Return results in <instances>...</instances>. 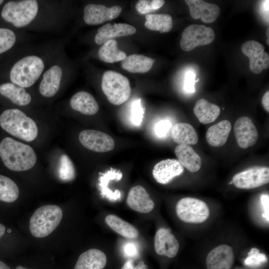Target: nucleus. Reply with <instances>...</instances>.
Wrapping results in <instances>:
<instances>
[{
    "label": "nucleus",
    "mask_w": 269,
    "mask_h": 269,
    "mask_svg": "<svg viewBox=\"0 0 269 269\" xmlns=\"http://www.w3.org/2000/svg\"><path fill=\"white\" fill-rule=\"evenodd\" d=\"M66 3L53 0H10L2 6L0 16L17 30L57 32L62 30L66 22Z\"/></svg>",
    "instance_id": "nucleus-1"
},
{
    "label": "nucleus",
    "mask_w": 269,
    "mask_h": 269,
    "mask_svg": "<svg viewBox=\"0 0 269 269\" xmlns=\"http://www.w3.org/2000/svg\"><path fill=\"white\" fill-rule=\"evenodd\" d=\"M69 71L68 62L63 47L36 83L39 94L46 98L54 97L69 78Z\"/></svg>",
    "instance_id": "nucleus-2"
},
{
    "label": "nucleus",
    "mask_w": 269,
    "mask_h": 269,
    "mask_svg": "<svg viewBox=\"0 0 269 269\" xmlns=\"http://www.w3.org/2000/svg\"><path fill=\"white\" fill-rule=\"evenodd\" d=\"M0 157L6 167L14 171L31 168L37 159L30 146L10 137H4L0 142Z\"/></svg>",
    "instance_id": "nucleus-3"
},
{
    "label": "nucleus",
    "mask_w": 269,
    "mask_h": 269,
    "mask_svg": "<svg viewBox=\"0 0 269 269\" xmlns=\"http://www.w3.org/2000/svg\"><path fill=\"white\" fill-rule=\"evenodd\" d=\"M0 126L10 134L26 141L33 140L38 134L35 122L18 109L3 111L0 115Z\"/></svg>",
    "instance_id": "nucleus-4"
},
{
    "label": "nucleus",
    "mask_w": 269,
    "mask_h": 269,
    "mask_svg": "<svg viewBox=\"0 0 269 269\" xmlns=\"http://www.w3.org/2000/svg\"><path fill=\"white\" fill-rule=\"evenodd\" d=\"M63 216L62 209L54 205H46L37 209L29 221V230L36 238L50 235L59 225Z\"/></svg>",
    "instance_id": "nucleus-5"
},
{
    "label": "nucleus",
    "mask_w": 269,
    "mask_h": 269,
    "mask_svg": "<svg viewBox=\"0 0 269 269\" xmlns=\"http://www.w3.org/2000/svg\"><path fill=\"white\" fill-rule=\"evenodd\" d=\"M101 87L109 101L120 105L127 101L131 94V88L128 78L115 71H106L102 78Z\"/></svg>",
    "instance_id": "nucleus-6"
},
{
    "label": "nucleus",
    "mask_w": 269,
    "mask_h": 269,
    "mask_svg": "<svg viewBox=\"0 0 269 269\" xmlns=\"http://www.w3.org/2000/svg\"><path fill=\"white\" fill-rule=\"evenodd\" d=\"M176 212L183 222L199 224L208 218L210 210L204 201L195 198L185 197L177 202Z\"/></svg>",
    "instance_id": "nucleus-7"
},
{
    "label": "nucleus",
    "mask_w": 269,
    "mask_h": 269,
    "mask_svg": "<svg viewBox=\"0 0 269 269\" xmlns=\"http://www.w3.org/2000/svg\"><path fill=\"white\" fill-rule=\"evenodd\" d=\"M180 41L181 49L189 51L199 46L211 43L215 37L212 28L204 25L191 24L187 26L182 33Z\"/></svg>",
    "instance_id": "nucleus-8"
},
{
    "label": "nucleus",
    "mask_w": 269,
    "mask_h": 269,
    "mask_svg": "<svg viewBox=\"0 0 269 269\" xmlns=\"http://www.w3.org/2000/svg\"><path fill=\"white\" fill-rule=\"evenodd\" d=\"M233 184L238 188L249 189L257 188L269 182L268 167L257 166L236 174L233 177Z\"/></svg>",
    "instance_id": "nucleus-9"
},
{
    "label": "nucleus",
    "mask_w": 269,
    "mask_h": 269,
    "mask_svg": "<svg viewBox=\"0 0 269 269\" xmlns=\"http://www.w3.org/2000/svg\"><path fill=\"white\" fill-rule=\"evenodd\" d=\"M122 8L119 5L107 7L102 4L89 3L83 10V19L89 25H96L117 18Z\"/></svg>",
    "instance_id": "nucleus-10"
},
{
    "label": "nucleus",
    "mask_w": 269,
    "mask_h": 269,
    "mask_svg": "<svg viewBox=\"0 0 269 269\" xmlns=\"http://www.w3.org/2000/svg\"><path fill=\"white\" fill-rule=\"evenodd\" d=\"M80 143L87 149L98 152L112 150L115 141L109 134L97 130H86L79 134Z\"/></svg>",
    "instance_id": "nucleus-11"
},
{
    "label": "nucleus",
    "mask_w": 269,
    "mask_h": 269,
    "mask_svg": "<svg viewBox=\"0 0 269 269\" xmlns=\"http://www.w3.org/2000/svg\"><path fill=\"white\" fill-rule=\"evenodd\" d=\"M242 53L249 57V67L252 72L255 74L261 73L269 67V55L265 52V47L260 42L249 40L243 44Z\"/></svg>",
    "instance_id": "nucleus-12"
},
{
    "label": "nucleus",
    "mask_w": 269,
    "mask_h": 269,
    "mask_svg": "<svg viewBox=\"0 0 269 269\" xmlns=\"http://www.w3.org/2000/svg\"><path fill=\"white\" fill-rule=\"evenodd\" d=\"M234 131L238 145L244 149L253 146L259 138L256 127L247 117H241L236 120Z\"/></svg>",
    "instance_id": "nucleus-13"
},
{
    "label": "nucleus",
    "mask_w": 269,
    "mask_h": 269,
    "mask_svg": "<svg viewBox=\"0 0 269 269\" xmlns=\"http://www.w3.org/2000/svg\"><path fill=\"white\" fill-rule=\"evenodd\" d=\"M235 261L232 248L227 245H221L211 250L207 256V269H231Z\"/></svg>",
    "instance_id": "nucleus-14"
},
{
    "label": "nucleus",
    "mask_w": 269,
    "mask_h": 269,
    "mask_svg": "<svg viewBox=\"0 0 269 269\" xmlns=\"http://www.w3.org/2000/svg\"><path fill=\"white\" fill-rule=\"evenodd\" d=\"M179 243L169 228H161L156 232L154 249L156 253L169 258L175 257L178 252Z\"/></svg>",
    "instance_id": "nucleus-15"
},
{
    "label": "nucleus",
    "mask_w": 269,
    "mask_h": 269,
    "mask_svg": "<svg viewBox=\"0 0 269 269\" xmlns=\"http://www.w3.org/2000/svg\"><path fill=\"white\" fill-rule=\"evenodd\" d=\"M191 16L195 19L200 18L204 23L214 22L220 13L219 6L202 0H186Z\"/></svg>",
    "instance_id": "nucleus-16"
},
{
    "label": "nucleus",
    "mask_w": 269,
    "mask_h": 269,
    "mask_svg": "<svg viewBox=\"0 0 269 269\" xmlns=\"http://www.w3.org/2000/svg\"><path fill=\"white\" fill-rule=\"evenodd\" d=\"M184 171V167L178 160L167 159L155 165L152 170V175L158 183L166 184L174 177L182 174Z\"/></svg>",
    "instance_id": "nucleus-17"
},
{
    "label": "nucleus",
    "mask_w": 269,
    "mask_h": 269,
    "mask_svg": "<svg viewBox=\"0 0 269 269\" xmlns=\"http://www.w3.org/2000/svg\"><path fill=\"white\" fill-rule=\"evenodd\" d=\"M135 32V28L127 23H118L112 24L108 23L98 29L94 36V42L98 45H102L114 38L131 35Z\"/></svg>",
    "instance_id": "nucleus-18"
},
{
    "label": "nucleus",
    "mask_w": 269,
    "mask_h": 269,
    "mask_svg": "<svg viewBox=\"0 0 269 269\" xmlns=\"http://www.w3.org/2000/svg\"><path fill=\"white\" fill-rule=\"evenodd\" d=\"M127 204L132 209L142 213H148L154 208V203L146 190L140 185L132 187L130 190Z\"/></svg>",
    "instance_id": "nucleus-19"
},
{
    "label": "nucleus",
    "mask_w": 269,
    "mask_h": 269,
    "mask_svg": "<svg viewBox=\"0 0 269 269\" xmlns=\"http://www.w3.org/2000/svg\"><path fill=\"white\" fill-rule=\"evenodd\" d=\"M30 38L27 32L0 27V54L11 50L19 44L29 43Z\"/></svg>",
    "instance_id": "nucleus-20"
},
{
    "label": "nucleus",
    "mask_w": 269,
    "mask_h": 269,
    "mask_svg": "<svg viewBox=\"0 0 269 269\" xmlns=\"http://www.w3.org/2000/svg\"><path fill=\"white\" fill-rule=\"evenodd\" d=\"M0 95L18 106H26L30 104L32 97L26 89L10 82L0 85Z\"/></svg>",
    "instance_id": "nucleus-21"
},
{
    "label": "nucleus",
    "mask_w": 269,
    "mask_h": 269,
    "mask_svg": "<svg viewBox=\"0 0 269 269\" xmlns=\"http://www.w3.org/2000/svg\"><path fill=\"white\" fill-rule=\"evenodd\" d=\"M71 108L86 115H94L99 111V105L94 97L89 93L79 91L74 94L70 100Z\"/></svg>",
    "instance_id": "nucleus-22"
},
{
    "label": "nucleus",
    "mask_w": 269,
    "mask_h": 269,
    "mask_svg": "<svg viewBox=\"0 0 269 269\" xmlns=\"http://www.w3.org/2000/svg\"><path fill=\"white\" fill-rule=\"evenodd\" d=\"M107 264V257L101 250L91 249L79 256L74 269H103Z\"/></svg>",
    "instance_id": "nucleus-23"
},
{
    "label": "nucleus",
    "mask_w": 269,
    "mask_h": 269,
    "mask_svg": "<svg viewBox=\"0 0 269 269\" xmlns=\"http://www.w3.org/2000/svg\"><path fill=\"white\" fill-rule=\"evenodd\" d=\"M171 134L174 142L178 145H194L198 140V136L194 128L186 123L175 124L171 128Z\"/></svg>",
    "instance_id": "nucleus-24"
},
{
    "label": "nucleus",
    "mask_w": 269,
    "mask_h": 269,
    "mask_svg": "<svg viewBox=\"0 0 269 269\" xmlns=\"http://www.w3.org/2000/svg\"><path fill=\"white\" fill-rule=\"evenodd\" d=\"M175 153L182 165L191 172H196L201 168L202 161L200 156L189 145H178Z\"/></svg>",
    "instance_id": "nucleus-25"
},
{
    "label": "nucleus",
    "mask_w": 269,
    "mask_h": 269,
    "mask_svg": "<svg viewBox=\"0 0 269 269\" xmlns=\"http://www.w3.org/2000/svg\"><path fill=\"white\" fill-rule=\"evenodd\" d=\"M231 128V123L228 120H223L210 127L206 134L207 142L214 147L223 145L228 139Z\"/></svg>",
    "instance_id": "nucleus-26"
},
{
    "label": "nucleus",
    "mask_w": 269,
    "mask_h": 269,
    "mask_svg": "<svg viewBox=\"0 0 269 269\" xmlns=\"http://www.w3.org/2000/svg\"><path fill=\"white\" fill-rule=\"evenodd\" d=\"M193 111L199 121L203 124L214 122L220 114V109L218 106L203 98L196 102Z\"/></svg>",
    "instance_id": "nucleus-27"
},
{
    "label": "nucleus",
    "mask_w": 269,
    "mask_h": 269,
    "mask_svg": "<svg viewBox=\"0 0 269 269\" xmlns=\"http://www.w3.org/2000/svg\"><path fill=\"white\" fill-rule=\"evenodd\" d=\"M155 60L151 58L134 54L126 57L122 61V67L131 73H146L151 68Z\"/></svg>",
    "instance_id": "nucleus-28"
},
{
    "label": "nucleus",
    "mask_w": 269,
    "mask_h": 269,
    "mask_svg": "<svg viewBox=\"0 0 269 269\" xmlns=\"http://www.w3.org/2000/svg\"><path fill=\"white\" fill-rule=\"evenodd\" d=\"M123 177V173L120 170L111 168L105 173L102 174L99 178V186L101 195L111 201H116L120 199L121 193L118 190L113 191L108 188V183L110 181L120 180Z\"/></svg>",
    "instance_id": "nucleus-29"
},
{
    "label": "nucleus",
    "mask_w": 269,
    "mask_h": 269,
    "mask_svg": "<svg viewBox=\"0 0 269 269\" xmlns=\"http://www.w3.org/2000/svg\"><path fill=\"white\" fill-rule=\"evenodd\" d=\"M98 55L100 59L107 63L123 61L127 57L126 53L119 49L118 42L114 39L103 44L98 50Z\"/></svg>",
    "instance_id": "nucleus-30"
},
{
    "label": "nucleus",
    "mask_w": 269,
    "mask_h": 269,
    "mask_svg": "<svg viewBox=\"0 0 269 269\" xmlns=\"http://www.w3.org/2000/svg\"><path fill=\"white\" fill-rule=\"evenodd\" d=\"M105 222L113 230L125 238L135 239L138 236V231L134 226L117 216L108 215Z\"/></svg>",
    "instance_id": "nucleus-31"
},
{
    "label": "nucleus",
    "mask_w": 269,
    "mask_h": 269,
    "mask_svg": "<svg viewBox=\"0 0 269 269\" xmlns=\"http://www.w3.org/2000/svg\"><path fill=\"white\" fill-rule=\"evenodd\" d=\"M145 26L160 33L170 31L173 26L172 17L168 14H148L145 16Z\"/></svg>",
    "instance_id": "nucleus-32"
},
{
    "label": "nucleus",
    "mask_w": 269,
    "mask_h": 269,
    "mask_svg": "<svg viewBox=\"0 0 269 269\" xmlns=\"http://www.w3.org/2000/svg\"><path fill=\"white\" fill-rule=\"evenodd\" d=\"M19 189L10 178L0 174V201L11 203L18 197Z\"/></svg>",
    "instance_id": "nucleus-33"
},
{
    "label": "nucleus",
    "mask_w": 269,
    "mask_h": 269,
    "mask_svg": "<svg viewBox=\"0 0 269 269\" xmlns=\"http://www.w3.org/2000/svg\"><path fill=\"white\" fill-rule=\"evenodd\" d=\"M58 173L59 178L64 181H71L75 177L74 164L66 154L61 156Z\"/></svg>",
    "instance_id": "nucleus-34"
},
{
    "label": "nucleus",
    "mask_w": 269,
    "mask_h": 269,
    "mask_svg": "<svg viewBox=\"0 0 269 269\" xmlns=\"http://www.w3.org/2000/svg\"><path fill=\"white\" fill-rule=\"evenodd\" d=\"M164 3L163 0H139L135 8L139 13L145 14L160 8Z\"/></svg>",
    "instance_id": "nucleus-35"
},
{
    "label": "nucleus",
    "mask_w": 269,
    "mask_h": 269,
    "mask_svg": "<svg viewBox=\"0 0 269 269\" xmlns=\"http://www.w3.org/2000/svg\"><path fill=\"white\" fill-rule=\"evenodd\" d=\"M248 255L244 264L250 267H258L268 261L266 256L264 254L260 253V250L256 248H252Z\"/></svg>",
    "instance_id": "nucleus-36"
},
{
    "label": "nucleus",
    "mask_w": 269,
    "mask_h": 269,
    "mask_svg": "<svg viewBox=\"0 0 269 269\" xmlns=\"http://www.w3.org/2000/svg\"><path fill=\"white\" fill-rule=\"evenodd\" d=\"M131 113L132 123L136 126H140L143 120L144 113L140 99L135 100L132 104Z\"/></svg>",
    "instance_id": "nucleus-37"
},
{
    "label": "nucleus",
    "mask_w": 269,
    "mask_h": 269,
    "mask_svg": "<svg viewBox=\"0 0 269 269\" xmlns=\"http://www.w3.org/2000/svg\"><path fill=\"white\" fill-rule=\"evenodd\" d=\"M171 128L172 124L169 120H162L156 123L154 132L157 137L162 138L167 135Z\"/></svg>",
    "instance_id": "nucleus-38"
},
{
    "label": "nucleus",
    "mask_w": 269,
    "mask_h": 269,
    "mask_svg": "<svg viewBox=\"0 0 269 269\" xmlns=\"http://www.w3.org/2000/svg\"><path fill=\"white\" fill-rule=\"evenodd\" d=\"M196 74L193 71L187 72L185 76L183 89L189 93H194L195 91Z\"/></svg>",
    "instance_id": "nucleus-39"
},
{
    "label": "nucleus",
    "mask_w": 269,
    "mask_h": 269,
    "mask_svg": "<svg viewBox=\"0 0 269 269\" xmlns=\"http://www.w3.org/2000/svg\"><path fill=\"white\" fill-rule=\"evenodd\" d=\"M124 255L128 258L137 257L139 255V249L137 245L134 242H127L123 247Z\"/></svg>",
    "instance_id": "nucleus-40"
},
{
    "label": "nucleus",
    "mask_w": 269,
    "mask_h": 269,
    "mask_svg": "<svg viewBox=\"0 0 269 269\" xmlns=\"http://www.w3.org/2000/svg\"><path fill=\"white\" fill-rule=\"evenodd\" d=\"M121 269H148V267L143 261H140L137 265H134L133 259L128 260L124 264Z\"/></svg>",
    "instance_id": "nucleus-41"
},
{
    "label": "nucleus",
    "mask_w": 269,
    "mask_h": 269,
    "mask_svg": "<svg viewBox=\"0 0 269 269\" xmlns=\"http://www.w3.org/2000/svg\"><path fill=\"white\" fill-rule=\"evenodd\" d=\"M261 203L263 205L264 213L263 214V216L269 222V197L267 194L262 195L261 198Z\"/></svg>",
    "instance_id": "nucleus-42"
},
{
    "label": "nucleus",
    "mask_w": 269,
    "mask_h": 269,
    "mask_svg": "<svg viewBox=\"0 0 269 269\" xmlns=\"http://www.w3.org/2000/svg\"><path fill=\"white\" fill-rule=\"evenodd\" d=\"M262 104L266 111L269 112V91H267L262 98Z\"/></svg>",
    "instance_id": "nucleus-43"
},
{
    "label": "nucleus",
    "mask_w": 269,
    "mask_h": 269,
    "mask_svg": "<svg viewBox=\"0 0 269 269\" xmlns=\"http://www.w3.org/2000/svg\"><path fill=\"white\" fill-rule=\"evenodd\" d=\"M269 0L263 1L261 5L262 12L268 19H269Z\"/></svg>",
    "instance_id": "nucleus-44"
},
{
    "label": "nucleus",
    "mask_w": 269,
    "mask_h": 269,
    "mask_svg": "<svg viewBox=\"0 0 269 269\" xmlns=\"http://www.w3.org/2000/svg\"><path fill=\"white\" fill-rule=\"evenodd\" d=\"M5 230V227L3 224L0 223V239L4 234Z\"/></svg>",
    "instance_id": "nucleus-45"
},
{
    "label": "nucleus",
    "mask_w": 269,
    "mask_h": 269,
    "mask_svg": "<svg viewBox=\"0 0 269 269\" xmlns=\"http://www.w3.org/2000/svg\"><path fill=\"white\" fill-rule=\"evenodd\" d=\"M0 269H10L4 263L0 261Z\"/></svg>",
    "instance_id": "nucleus-46"
},
{
    "label": "nucleus",
    "mask_w": 269,
    "mask_h": 269,
    "mask_svg": "<svg viewBox=\"0 0 269 269\" xmlns=\"http://www.w3.org/2000/svg\"><path fill=\"white\" fill-rule=\"evenodd\" d=\"M15 269H26V268L22 267V266H18Z\"/></svg>",
    "instance_id": "nucleus-47"
},
{
    "label": "nucleus",
    "mask_w": 269,
    "mask_h": 269,
    "mask_svg": "<svg viewBox=\"0 0 269 269\" xmlns=\"http://www.w3.org/2000/svg\"><path fill=\"white\" fill-rule=\"evenodd\" d=\"M269 27L268 28V29H267V36L268 37V39H269Z\"/></svg>",
    "instance_id": "nucleus-48"
},
{
    "label": "nucleus",
    "mask_w": 269,
    "mask_h": 269,
    "mask_svg": "<svg viewBox=\"0 0 269 269\" xmlns=\"http://www.w3.org/2000/svg\"><path fill=\"white\" fill-rule=\"evenodd\" d=\"M4 0H0V6L3 3Z\"/></svg>",
    "instance_id": "nucleus-49"
},
{
    "label": "nucleus",
    "mask_w": 269,
    "mask_h": 269,
    "mask_svg": "<svg viewBox=\"0 0 269 269\" xmlns=\"http://www.w3.org/2000/svg\"><path fill=\"white\" fill-rule=\"evenodd\" d=\"M232 183H233L232 180L231 181H230V182L229 183V184H232Z\"/></svg>",
    "instance_id": "nucleus-50"
}]
</instances>
